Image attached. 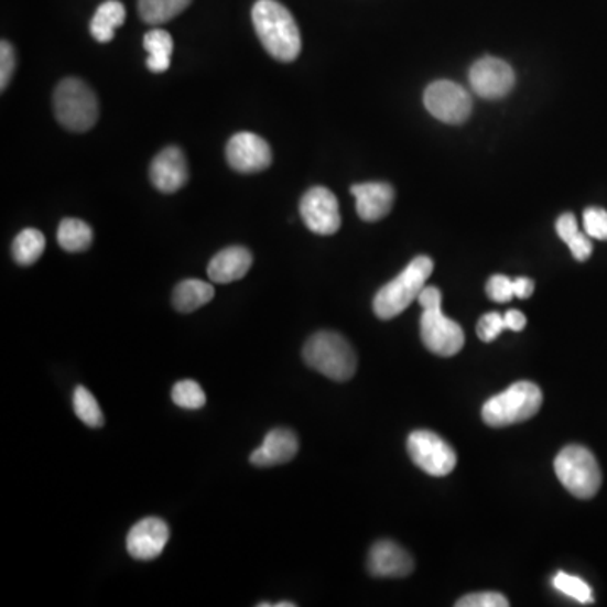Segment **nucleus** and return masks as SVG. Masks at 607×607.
<instances>
[{"mask_svg":"<svg viewBox=\"0 0 607 607\" xmlns=\"http://www.w3.org/2000/svg\"><path fill=\"white\" fill-rule=\"evenodd\" d=\"M253 28L260 43L273 59L291 63L302 50L297 22L278 0H257L252 9Z\"/></svg>","mask_w":607,"mask_h":607,"instance_id":"f257e3e1","label":"nucleus"},{"mask_svg":"<svg viewBox=\"0 0 607 607\" xmlns=\"http://www.w3.org/2000/svg\"><path fill=\"white\" fill-rule=\"evenodd\" d=\"M419 304H421V336L425 348L437 356H454L463 349L464 330L456 321L449 319L443 313V294L437 288H424V291L419 295Z\"/></svg>","mask_w":607,"mask_h":607,"instance_id":"f03ea898","label":"nucleus"},{"mask_svg":"<svg viewBox=\"0 0 607 607\" xmlns=\"http://www.w3.org/2000/svg\"><path fill=\"white\" fill-rule=\"evenodd\" d=\"M432 272L434 262L429 257L413 259L402 273L377 292L373 301L375 314L384 321L402 314L424 291Z\"/></svg>","mask_w":607,"mask_h":607,"instance_id":"7ed1b4c3","label":"nucleus"},{"mask_svg":"<svg viewBox=\"0 0 607 607\" xmlns=\"http://www.w3.org/2000/svg\"><path fill=\"white\" fill-rule=\"evenodd\" d=\"M302 355L313 370L335 381L349 380L358 367L355 349L333 330H319L311 336Z\"/></svg>","mask_w":607,"mask_h":607,"instance_id":"20e7f679","label":"nucleus"},{"mask_svg":"<svg viewBox=\"0 0 607 607\" xmlns=\"http://www.w3.org/2000/svg\"><path fill=\"white\" fill-rule=\"evenodd\" d=\"M543 403L542 390L532 381H518L483 407V421L489 427H507L535 418Z\"/></svg>","mask_w":607,"mask_h":607,"instance_id":"39448f33","label":"nucleus"},{"mask_svg":"<svg viewBox=\"0 0 607 607\" xmlns=\"http://www.w3.org/2000/svg\"><path fill=\"white\" fill-rule=\"evenodd\" d=\"M53 105L58 122L72 132H87L97 123L100 113L97 95L78 78L59 83L54 90Z\"/></svg>","mask_w":607,"mask_h":607,"instance_id":"423d86ee","label":"nucleus"},{"mask_svg":"<svg viewBox=\"0 0 607 607\" xmlns=\"http://www.w3.org/2000/svg\"><path fill=\"white\" fill-rule=\"evenodd\" d=\"M555 475L571 495L581 500L594 498L603 485L596 456L583 446H567L555 457Z\"/></svg>","mask_w":607,"mask_h":607,"instance_id":"0eeeda50","label":"nucleus"},{"mask_svg":"<svg viewBox=\"0 0 607 607\" xmlns=\"http://www.w3.org/2000/svg\"><path fill=\"white\" fill-rule=\"evenodd\" d=\"M407 451L415 466L435 478L451 475L457 464L456 451L431 431L412 432L407 441Z\"/></svg>","mask_w":607,"mask_h":607,"instance_id":"6e6552de","label":"nucleus"},{"mask_svg":"<svg viewBox=\"0 0 607 607\" xmlns=\"http://www.w3.org/2000/svg\"><path fill=\"white\" fill-rule=\"evenodd\" d=\"M424 105L432 117L449 126H459L471 116L473 98L460 85L441 79L429 85Z\"/></svg>","mask_w":607,"mask_h":607,"instance_id":"1a4fd4ad","label":"nucleus"},{"mask_svg":"<svg viewBox=\"0 0 607 607\" xmlns=\"http://www.w3.org/2000/svg\"><path fill=\"white\" fill-rule=\"evenodd\" d=\"M299 209L304 224L313 234L327 237V235H335L342 228L338 198L327 187H311L302 196Z\"/></svg>","mask_w":607,"mask_h":607,"instance_id":"9d476101","label":"nucleus"},{"mask_svg":"<svg viewBox=\"0 0 607 607\" xmlns=\"http://www.w3.org/2000/svg\"><path fill=\"white\" fill-rule=\"evenodd\" d=\"M514 82L517 78L513 68L503 59L492 56L479 59L469 69L473 91L486 100L507 97L513 90Z\"/></svg>","mask_w":607,"mask_h":607,"instance_id":"9b49d317","label":"nucleus"},{"mask_svg":"<svg viewBox=\"0 0 607 607\" xmlns=\"http://www.w3.org/2000/svg\"><path fill=\"white\" fill-rule=\"evenodd\" d=\"M227 161L238 173H260L272 164V151L257 133L238 132L228 141Z\"/></svg>","mask_w":607,"mask_h":607,"instance_id":"f8f14e48","label":"nucleus"},{"mask_svg":"<svg viewBox=\"0 0 607 607\" xmlns=\"http://www.w3.org/2000/svg\"><path fill=\"white\" fill-rule=\"evenodd\" d=\"M170 539V525L162 518H144L130 529L127 535V552L136 561H154L164 552Z\"/></svg>","mask_w":607,"mask_h":607,"instance_id":"ddd939ff","label":"nucleus"},{"mask_svg":"<svg viewBox=\"0 0 607 607\" xmlns=\"http://www.w3.org/2000/svg\"><path fill=\"white\" fill-rule=\"evenodd\" d=\"M186 155L180 148H165L155 155L151 164V181L155 189L164 195L177 193L187 183Z\"/></svg>","mask_w":607,"mask_h":607,"instance_id":"4468645a","label":"nucleus"},{"mask_svg":"<svg viewBox=\"0 0 607 607\" xmlns=\"http://www.w3.org/2000/svg\"><path fill=\"white\" fill-rule=\"evenodd\" d=\"M351 195L356 198V213L370 224L389 215L395 202V191L387 183L353 184Z\"/></svg>","mask_w":607,"mask_h":607,"instance_id":"2eb2a0df","label":"nucleus"},{"mask_svg":"<svg viewBox=\"0 0 607 607\" xmlns=\"http://www.w3.org/2000/svg\"><path fill=\"white\" fill-rule=\"evenodd\" d=\"M368 571L375 577H405L413 571V559L395 542L380 540L371 546Z\"/></svg>","mask_w":607,"mask_h":607,"instance_id":"dca6fc26","label":"nucleus"},{"mask_svg":"<svg viewBox=\"0 0 607 607\" xmlns=\"http://www.w3.org/2000/svg\"><path fill=\"white\" fill-rule=\"evenodd\" d=\"M299 451L297 435L289 429H273L263 438L262 446L253 451L250 463L257 467L281 466L294 459Z\"/></svg>","mask_w":607,"mask_h":607,"instance_id":"f3484780","label":"nucleus"},{"mask_svg":"<svg viewBox=\"0 0 607 607\" xmlns=\"http://www.w3.org/2000/svg\"><path fill=\"white\" fill-rule=\"evenodd\" d=\"M252 253L245 247H228L213 257L208 275L216 284H231L240 281L252 269Z\"/></svg>","mask_w":607,"mask_h":607,"instance_id":"a211bd4d","label":"nucleus"},{"mask_svg":"<svg viewBox=\"0 0 607 607\" xmlns=\"http://www.w3.org/2000/svg\"><path fill=\"white\" fill-rule=\"evenodd\" d=\"M215 297V289L199 279H186L180 282L173 292V304L183 314L195 313Z\"/></svg>","mask_w":607,"mask_h":607,"instance_id":"6ab92c4d","label":"nucleus"},{"mask_svg":"<svg viewBox=\"0 0 607 607\" xmlns=\"http://www.w3.org/2000/svg\"><path fill=\"white\" fill-rule=\"evenodd\" d=\"M126 8L119 0H107L95 12L90 22V33L98 43H110L116 31L126 22Z\"/></svg>","mask_w":607,"mask_h":607,"instance_id":"aec40b11","label":"nucleus"},{"mask_svg":"<svg viewBox=\"0 0 607 607\" xmlns=\"http://www.w3.org/2000/svg\"><path fill=\"white\" fill-rule=\"evenodd\" d=\"M144 47L149 53L148 68L152 73H164L170 69L174 44L167 31H149L144 36Z\"/></svg>","mask_w":607,"mask_h":607,"instance_id":"412c9836","label":"nucleus"},{"mask_svg":"<svg viewBox=\"0 0 607 607\" xmlns=\"http://www.w3.org/2000/svg\"><path fill=\"white\" fill-rule=\"evenodd\" d=\"M94 240L91 227L78 218H65L58 227V243L69 253L85 252Z\"/></svg>","mask_w":607,"mask_h":607,"instance_id":"4be33fe9","label":"nucleus"},{"mask_svg":"<svg viewBox=\"0 0 607 607\" xmlns=\"http://www.w3.org/2000/svg\"><path fill=\"white\" fill-rule=\"evenodd\" d=\"M191 0H139V15L145 24L161 25L189 8Z\"/></svg>","mask_w":607,"mask_h":607,"instance_id":"5701e85b","label":"nucleus"},{"mask_svg":"<svg viewBox=\"0 0 607 607\" xmlns=\"http://www.w3.org/2000/svg\"><path fill=\"white\" fill-rule=\"evenodd\" d=\"M46 248V238L36 228H25L12 241V257L19 265L28 267L36 263Z\"/></svg>","mask_w":607,"mask_h":607,"instance_id":"b1692460","label":"nucleus"},{"mask_svg":"<svg viewBox=\"0 0 607 607\" xmlns=\"http://www.w3.org/2000/svg\"><path fill=\"white\" fill-rule=\"evenodd\" d=\"M73 409H75L79 421L88 427L97 429L104 425V413H101L94 393L87 387H82V384L76 387L75 393H73Z\"/></svg>","mask_w":607,"mask_h":607,"instance_id":"393cba45","label":"nucleus"},{"mask_svg":"<svg viewBox=\"0 0 607 607\" xmlns=\"http://www.w3.org/2000/svg\"><path fill=\"white\" fill-rule=\"evenodd\" d=\"M173 402L181 409L199 410L206 405V395L198 381H177L173 389Z\"/></svg>","mask_w":607,"mask_h":607,"instance_id":"a878e982","label":"nucleus"},{"mask_svg":"<svg viewBox=\"0 0 607 607\" xmlns=\"http://www.w3.org/2000/svg\"><path fill=\"white\" fill-rule=\"evenodd\" d=\"M552 584L559 593L565 594L581 604L593 603V590H590L589 584L584 583L583 578L559 572Z\"/></svg>","mask_w":607,"mask_h":607,"instance_id":"bb28decb","label":"nucleus"},{"mask_svg":"<svg viewBox=\"0 0 607 607\" xmlns=\"http://www.w3.org/2000/svg\"><path fill=\"white\" fill-rule=\"evenodd\" d=\"M505 329H507L505 316H501L500 313H488L479 319L476 333H478V338L481 339L483 343H491L495 342Z\"/></svg>","mask_w":607,"mask_h":607,"instance_id":"cd10ccee","label":"nucleus"},{"mask_svg":"<svg viewBox=\"0 0 607 607\" xmlns=\"http://www.w3.org/2000/svg\"><path fill=\"white\" fill-rule=\"evenodd\" d=\"M584 228L590 238L607 240V212L603 208H587L584 212Z\"/></svg>","mask_w":607,"mask_h":607,"instance_id":"c85d7f7f","label":"nucleus"},{"mask_svg":"<svg viewBox=\"0 0 607 607\" xmlns=\"http://www.w3.org/2000/svg\"><path fill=\"white\" fill-rule=\"evenodd\" d=\"M457 607H507L510 600L500 593H475L460 597Z\"/></svg>","mask_w":607,"mask_h":607,"instance_id":"c756f323","label":"nucleus"},{"mask_svg":"<svg viewBox=\"0 0 607 607\" xmlns=\"http://www.w3.org/2000/svg\"><path fill=\"white\" fill-rule=\"evenodd\" d=\"M486 294L495 302H510L514 297L513 281L507 275H492L486 282Z\"/></svg>","mask_w":607,"mask_h":607,"instance_id":"7c9ffc66","label":"nucleus"},{"mask_svg":"<svg viewBox=\"0 0 607 607\" xmlns=\"http://www.w3.org/2000/svg\"><path fill=\"white\" fill-rule=\"evenodd\" d=\"M15 69V51L11 43L0 44V90L6 91Z\"/></svg>","mask_w":607,"mask_h":607,"instance_id":"2f4dec72","label":"nucleus"},{"mask_svg":"<svg viewBox=\"0 0 607 607\" xmlns=\"http://www.w3.org/2000/svg\"><path fill=\"white\" fill-rule=\"evenodd\" d=\"M571 248L572 256L578 262H586L590 256H593V241L587 234H578L571 243H567Z\"/></svg>","mask_w":607,"mask_h":607,"instance_id":"473e14b6","label":"nucleus"},{"mask_svg":"<svg viewBox=\"0 0 607 607\" xmlns=\"http://www.w3.org/2000/svg\"><path fill=\"white\" fill-rule=\"evenodd\" d=\"M555 228H557L559 237H561V240H564L565 243H571V241L581 234V231H578L577 219H575L572 213L562 215L561 218L557 219Z\"/></svg>","mask_w":607,"mask_h":607,"instance_id":"72a5a7b5","label":"nucleus"},{"mask_svg":"<svg viewBox=\"0 0 607 607\" xmlns=\"http://www.w3.org/2000/svg\"><path fill=\"white\" fill-rule=\"evenodd\" d=\"M514 297L529 299L535 291V282L532 279L518 278L513 281Z\"/></svg>","mask_w":607,"mask_h":607,"instance_id":"f704fd0d","label":"nucleus"},{"mask_svg":"<svg viewBox=\"0 0 607 607\" xmlns=\"http://www.w3.org/2000/svg\"><path fill=\"white\" fill-rule=\"evenodd\" d=\"M505 324H507V329L521 330L527 326L525 314L517 310L508 311V313L505 314Z\"/></svg>","mask_w":607,"mask_h":607,"instance_id":"c9c22d12","label":"nucleus"},{"mask_svg":"<svg viewBox=\"0 0 607 607\" xmlns=\"http://www.w3.org/2000/svg\"><path fill=\"white\" fill-rule=\"evenodd\" d=\"M273 606H275V607H294L295 604L294 603H278V604H273Z\"/></svg>","mask_w":607,"mask_h":607,"instance_id":"e433bc0d","label":"nucleus"}]
</instances>
